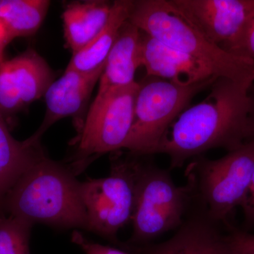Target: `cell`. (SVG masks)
Instances as JSON below:
<instances>
[{"instance_id":"cell-23","label":"cell","mask_w":254,"mask_h":254,"mask_svg":"<svg viewBox=\"0 0 254 254\" xmlns=\"http://www.w3.org/2000/svg\"><path fill=\"white\" fill-rule=\"evenodd\" d=\"M231 53L254 61V21Z\"/></svg>"},{"instance_id":"cell-4","label":"cell","mask_w":254,"mask_h":254,"mask_svg":"<svg viewBox=\"0 0 254 254\" xmlns=\"http://www.w3.org/2000/svg\"><path fill=\"white\" fill-rule=\"evenodd\" d=\"M187 182L177 186L168 170L142 164L132 217L133 232L120 248L140 247L183 225V218L195 192L194 176L187 170Z\"/></svg>"},{"instance_id":"cell-26","label":"cell","mask_w":254,"mask_h":254,"mask_svg":"<svg viewBox=\"0 0 254 254\" xmlns=\"http://www.w3.org/2000/svg\"><path fill=\"white\" fill-rule=\"evenodd\" d=\"M6 46V42H5L4 31L0 26V63L2 62L1 60V54H2L3 50L4 47Z\"/></svg>"},{"instance_id":"cell-9","label":"cell","mask_w":254,"mask_h":254,"mask_svg":"<svg viewBox=\"0 0 254 254\" xmlns=\"http://www.w3.org/2000/svg\"><path fill=\"white\" fill-rule=\"evenodd\" d=\"M168 1L195 29L227 53H232L254 21V0Z\"/></svg>"},{"instance_id":"cell-13","label":"cell","mask_w":254,"mask_h":254,"mask_svg":"<svg viewBox=\"0 0 254 254\" xmlns=\"http://www.w3.org/2000/svg\"><path fill=\"white\" fill-rule=\"evenodd\" d=\"M141 31L128 19L124 23L107 58L98 93L136 82L135 74L141 66Z\"/></svg>"},{"instance_id":"cell-8","label":"cell","mask_w":254,"mask_h":254,"mask_svg":"<svg viewBox=\"0 0 254 254\" xmlns=\"http://www.w3.org/2000/svg\"><path fill=\"white\" fill-rule=\"evenodd\" d=\"M189 170L210 222H226L245 199L254 172V140L221 158H196Z\"/></svg>"},{"instance_id":"cell-24","label":"cell","mask_w":254,"mask_h":254,"mask_svg":"<svg viewBox=\"0 0 254 254\" xmlns=\"http://www.w3.org/2000/svg\"><path fill=\"white\" fill-rule=\"evenodd\" d=\"M247 228L254 230V172L250 188L241 205Z\"/></svg>"},{"instance_id":"cell-14","label":"cell","mask_w":254,"mask_h":254,"mask_svg":"<svg viewBox=\"0 0 254 254\" xmlns=\"http://www.w3.org/2000/svg\"><path fill=\"white\" fill-rule=\"evenodd\" d=\"M113 3L90 0L66 4L63 14L64 32L73 55L83 49L105 27Z\"/></svg>"},{"instance_id":"cell-12","label":"cell","mask_w":254,"mask_h":254,"mask_svg":"<svg viewBox=\"0 0 254 254\" xmlns=\"http://www.w3.org/2000/svg\"><path fill=\"white\" fill-rule=\"evenodd\" d=\"M140 60L141 66L146 70L147 76L183 86H190L216 76L199 60L174 49L142 31Z\"/></svg>"},{"instance_id":"cell-18","label":"cell","mask_w":254,"mask_h":254,"mask_svg":"<svg viewBox=\"0 0 254 254\" xmlns=\"http://www.w3.org/2000/svg\"><path fill=\"white\" fill-rule=\"evenodd\" d=\"M33 224L0 213V254H30Z\"/></svg>"},{"instance_id":"cell-17","label":"cell","mask_w":254,"mask_h":254,"mask_svg":"<svg viewBox=\"0 0 254 254\" xmlns=\"http://www.w3.org/2000/svg\"><path fill=\"white\" fill-rule=\"evenodd\" d=\"M50 5L48 0H0V26L6 44L14 38L35 34Z\"/></svg>"},{"instance_id":"cell-6","label":"cell","mask_w":254,"mask_h":254,"mask_svg":"<svg viewBox=\"0 0 254 254\" xmlns=\"http://www.w3.org/2000/svg\"><path fill=\"white\" fill-rule=\"evenodd\" d=\"M139 87L134 82L97 93L78 136L76 154L68 164L76 176L100 155L123 149L133 125Z\"/></svg>"},{"instance_id":"cell-15","label":"cell","mask_w":254,"mask_h":254,"mask_svg":"<svg viewBox=\"0 0 254 254\" xmlns=\"http://www.w3.org/2000/svg\"><path fill=\"white\" fill-rule=\"evenodd\" d=\"M40 144L18 141L0 115V213L9 190L23 174L45 156Z\"/></svg>"},{"instance_id":"cell-3","label":"cell","mask_w":254,"mask_h":254,"mask_svg":"<svg viewBox=\"0 0 254 254\" xmlns=\"http://www.w3.org/2000/svg\"><path fill=\"white\" fill-rule=\"evenodd\" d=\"M128 21L143 33L205 64L215 76L254 83V61L222 49L177 13L168 0L133 1Z\"/></svg>"},{"instance_id":"cell-7","label":"cell","mask_w":254,"mask_h":254,"mask_svg":"<svg viewBox=\"0 0 254 254\" xmlns=\"http://www.w3.org/2000/svg\"><path fill=\"white\" fill-rule=\"evenodd\" d=\"M141 163L129 158L112 160L109 176L81 182L86 230L120 248L118 232L131 221Z\"/></svg>"},{"instance_id":"cell-1","label":"cell","mask_w":254,"mask_h":254,"mask_svg":"<svg viewBox=\"0 0 254 254\" xmlns=\"http://www.w3.org/2000/svg\"><path fill=\"white\" fill-rule=\"evenodd\" d=\"M253 84L217 78L206 98L186 108L169 127L156 153L168 155L172 169L182 168L207 150L230 152L250 141Z\"/></svg>"},{"instance_id":"cell-20","label":"cell","mask_w":254,"mask_h":254,"mask_svg":"<svg viewBox=\"0 0 254 254\" xmlns=\"http://www.w3.org/2000/svg\"><path fill=\"white\" fill-rule=\"evenodd\" d=\"M190 221L184 224L178 232L170 240L160 244H148L140 247H129L131 254H190L192 237Z\"/></svg>"},{"instance_id":"cell-25","label":"cell","mask_w":254,"mask_h":254,"mask_svg":"<svg viewBox=\"0 0 254 254\" xmlns=\"http://www.w3.org/2000/svg\"><path fill=\"white\" fill-rule=\"evenodd\" d=\"M249 124H250V141H252L254 140V95H252V103Z\"/></svg>"},{"instance_id":"cell-16","label":"cell","mask_w":254,"mask_h":254,"mask_svg":"<svg viewBox=\"0 0 254 254\" xmlns=\"http://www.w3.org/2000/svg\"><path fill=\"white\" fill-rule=\"evenodd\" d=\"M133 1H114L109 19L101 31L83 49L73 55L66 69L91 72L106 63L119 32L129 17Z\"/></svg>"},{"instance_id":"cell-22","label":"cell","mask_w":254,"mask_h":254,"mask_svg":"<svg viewBox=\"0 0 254 254\" xmlns=\"http://www.w3.org/2000/svg\"><path fill=\"white\" fill-rule=\"evenodd\" d=\"M71 242L79 247L86 254H128L121 249L95 243L88 240L81 232L73 231Z\"/></svg>"},{"instance_id":"cell-10","label":"cell","mask_w":254,"mask_h":254,"mask_svg":"<svg viewBox=\"0 0 254 254\" xmlns=\"http://www.w3.org/2000/svg\"><path fill=\"white\" fill-rule=\"evenodd\" d=\"M46 60L33 49L0 63V115H15L46 94L55 81Z\"/></svg>"},{"instance_id":"cell-2","label":"cell","mask_w":254,"mask_h":254,"mask_svg":"<svg viewBox=\"0 0 254 254\" xmlns=\"http://www.w3.org/2000/svg\"><path fill=\"white\" fill-rule=\"evenodd\" d=\"M81 185L68 165L45 155L8 192L2 213L33 225L86 230Z\"/></svg>"},{"instance_id":"cell-11","label":"cell","mask_w":254,"mask_h":254,"mask_svg":"<svg viewBox=\"0 0 254 254\" xmlns=\"http://www.w3.org/2000/svg\"><path fill=\"white\" fill-rule=\"evenodd\" d=\"M105 66L91 72L65 70L63 76L53 81L47 90L44 95L46 103L44 120L36 133L26 141L33 144H40L42 136L53 124L69 117L74 119L79 134L84 123L82 114Z\"/></svg>"},{"instance_id":"cell-21","label":"cell","mask_w":254,"mask_h":254,"mask_svg":"<svg viewBox=\"0 0 254 254\" xmlns=\"http://www.w3.org/2000/svg\"><path fill=\"white\" fill-rule=\"evenodd\" d=\"M225 237L230 254H254V234L231 227Z\"/></svg>"},{"instance_id":"cell-19","label":"cell","mask_w":254,"mask_h":254,"mask_svg":"<svg viewBox=\"0 0 254 254\" xmlns=\"http://www.w3.org/2000/svg\"><path fill=\"white\" fill-rule=\"evenodd\" d=\"M208 219L192 220L193 231L190 254H230L225 237Z\"/></svg>"},{"instance_id":"cell-5","label":"cell","mask_w":254,"mask_h":254,"mask_svg":"<svg viewBox=\"0 0 254 254\" xmlns=\"http://www.w3.org/2000/svg\"><path fill=\"white\" fill-rule=\"evenodd\" d=\"M217 78L183 86L147 76L139 83L133 125L123 148L135 155L156 153L169 127L188 108L192 98Z\"/></svg>"}]
</instances>
